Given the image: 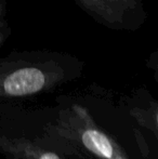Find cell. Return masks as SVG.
Listing matches in <instances>:
<instances>
[{"label": "cell", "mask_w": 158, "mask_h": 159, "mask_svg": "<svg viewBox=\"0 0 158 159\" xmlns=\"http://www.w3.org/2000/svg\"><path fill=\"white\" fill-rule=\"evenodd\" d=\"M11 159H15V158H11Z\"/></svg>", "instance_id": "4"}, {"label": "cell", "mask_w": 158, "mask_h": 159, "mask_svg": "<svg viewBox=\"0 0 158 159\" xmlns=\"http://www.w3.org/2000/svg\"><path fill=\"white\" fill-rule=\"evenodd\" d=\"M35 140L77 159H131L126 148L95 122L88 109L77 104L57 114Z\"/></svg>", "instance_id": "1"}, {"label": "cell", "mask_w": 158, "mask_h": 159, "mask_svg": "<svg viewBox=\"0 0 158 159\" xmlns=\"http://www.w3.org/2000/svg\"><path fill=\"white\" fill-rule=\"evenodd\" d=\"M0 153L15 159H67L63 154L48 148L26 136L0 133Z\"/></svg>", "instance_id": "2"}, {"label": "cell", "mask_w": 158, "mask_h": 159, "mask_svg": "<svg viewBox=\"0 0 158 159\" xmlns=\"http://www.w3.org/2000/svg\"><path fill=\"white\" fill-rule=\"evenodd\" d=\"M131 115L134 117L138 124L141 127L147 128L148 130L153 132L155 136L158 135V115L157 111L154 109L152 111H133Z\"/></svg>", "instance_id": "3"}]
</instances>
